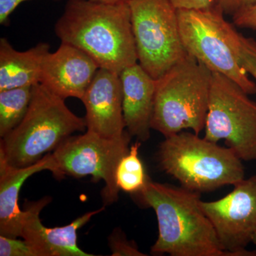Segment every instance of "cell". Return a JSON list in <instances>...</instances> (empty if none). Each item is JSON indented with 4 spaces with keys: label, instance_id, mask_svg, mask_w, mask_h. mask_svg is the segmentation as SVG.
Listing matches in <instances>:
<instances>
[{
    "label": "cell",
    "instance_id": "d6986e66",
    "mask_svg": "<svg viewBox=\"0 0 256 256\" xmlns=\"http://www.w3.org/2000/svg\"><path fill=\"white\" fill-rule=\"evenodd\" d=\"M237 56L242 68L256 80V40L240 34Z\"/></svg>",
    "mask_w": 256,
    "mask_h": 256
},
{
    "label": "cell",
    "instance_id": "52a82bcc",
    "mask_svg": "<svg viewBox=\"0 0 256 256\" xmlns=\"http://www.w3.org/2000/svg\"><path fill=\"white\" fill-rule=\"evenodd\" d=\"M138 62L153 78H160L186 58L178 10L170 0H130Z\"/></svg>",
    "mask_w": 256,
    "mask_h": 256
},
{
    "label": "cell",
    "instance_id": "7402d4cb",
    "mask_svg": "<svg viewBox=\"0 0 256 256\" xmlns=\"http://www.w3.org/2000/svg\"><path fill=\"white\" fill-rule=\"evenodd\" d=\"M232 18L236 26L256 30V4L240 10Z\"/></svg>",
    "mask_w": 256,
    "mask_h": 256
},
{
    "label": "cell",
    "instance_id": "603a6c76",
    "mask_svg": "<svg viewBox=\"0 0 256 256\" xmlns=\"http://www.w3.org/2000/svg\"><path fill=\"white\" fill-rule=\"evenodd\" d=\"M216 4L224 14L233 16L240 10L256 4V0H216Z\"/></svg>",
    "mask_w": 256,
    "mask_h": 256
},
{
    "label": "cell",
    "instance_id": "4316f807",
    "mask_svg": "<svg viewBox=\"0 0 256 256\" xmlns=\"http://www.w3.org/2000/svg\"><path fill=\"white\" fill-rule=\"evenodd\" d=\"M252 242L254 244V246H255L256 248V233L252 236Z\"/></svg>",
    "mask_w": 256,
    "mask_h": 256
},
{
    "label": "cell",
    "instance_id": "ac0fdd59",
    "mask_svg": "<svg viewBox=\"0 0 256 256\" xmlns=\"http://www.w3.org/2000/svg\"><path fill=\"white\" fill-rule=\"evenodd\" d=\"M140 146V142L132 144L127 154L120 161L116 170L117 186L120 190L128 193H140L149 180L139 156Z\"/></svg>",
    "mask_w": 256,
    "mask_h": 256
},
{
    "label": "cell",
    "instance_id": "7c38bea8",
    "mask_svg": "<svg viewBox=\"0 0 256 256\" xmlns=\"http://www.w3.org/2000/svg\"><path fill=\"white\" fill-rule=\"evenodd\" d=\"M98 68L82 50L60 43L58 50L45 57L40 84L64 100L68 98L82 100Z\"/></svg>",
    "mask_w": 256,
    "mask_h": 256
},
{
    "label": "cell",
    "instance_id": "8fae6325",
    "mask_svg": "<svg viewBox=\"0 0 256 256\" xmlns=\"http://www.w3.org/2000/svg\"><path fill=\"white\" fill-rule=\"evenodd\" d=\"M80 100L86 112L87 131L114 140L121 139L128 134L119 74L99 68Z\"/></svg>",
    "mask_w": 256,
    "mask_h": 256
},
{
    "label": "cell",
    "instance_id": "5bb4252c",
    "mask_svg": "<svg viewBox=\"0 0 256 256\" xmlns=\"http://www.w3.org/2000/svg\"><path fill=\"white\" fill-rule=\"evenodd\" d=\"M126 130L140 142L150 137L156 80L137 63L120 74Z\"/></svg>",
    "mask_w": 256,
    "mask_h": 256
},
{
    "label": "cell",
    "instance_id": "ba28073f",
    "mask_svg": "<svg viewBox=\"0 0 256 256\" xmlns=\"http://www.w3.org/2000/svg\"><path fill=\"white\" fill-rule=\"evenodd\" d=\"M233 80L212 73L205 139L223 140L242 161L256 160V102Z\"/></svg>",
    "mask_w": 256,
    "mask_h": 256
},
{
    "label": "cell",
    "instance_id": "9c48e42d",
    "mask_svg": "<svg viewBox=\"0 0 256 256\" xmlns=\"http://www.w3.org/2000/svg\"><path fill=\"white\" fill-rule=\"evenodd\" d=\"M130 137L128 133L121 139H108L89 131L70 136L52 152L57 168L56 178L92 176L95 181L102 180L106 184L102 192L104 202H116L120 191L116 170L129 151Z\"/></svg>",
    "mask_w": 256,
    "mask_h": 256
},
{
    "label": "cell",
    "instance_id": "3957f363",
    "mask_svg": "<svg viewBox=\"0 0 256 256\" xmlns=\"http://www.w3.org/2000/svg\"><path fill=\"white\" fill-rule=\"evenodd\" d=\"M86 129L85 118L74 114L64 99L41 84H35L26 116L2 138L0 156L12 166L26 168L54 151L74 133Z\"/></svg>",
    "mask_w": 256,
    "mask_h": 256
},
{
    "label": "cell",
    "instance_id": "ffe728a7",
    "mask_svg": "<svg viewBox=\"0 0 256 256\" xmlns=\"http://www.w3.org/2000/svg\"><path fill=\"white\" fill-rule=\"evenodd\" d=\"M0 256H40L26 240L0 235Z\"/></svg>",
    "mask_w": 256,
    "mask_h": 256
},
{
    "label": "cell",
    "instance_id": "2e32d148",
    "mask_svg": "<svg viewBox=\"0 0 256 256\" xmlns=\"http://www.w3.org/2000/svg\"><path fill=\"white\" fill-rule=\"evenodd\" d=\"M50 45L40 42L24 52H18L6 38L0 40V92L33 86L40 84L42 64Z\"/></svg>",
    "mask_w": 256,
    "mask_h": 256
},
{
    "label": "cell",
    "instance_id": "7a4b0ae2",
    "mask_svg": "<svg viewBox=\"0 0 256 256\" xmlns=\"http://www.w3.org/2000/svg\"><path fill=\"white\" fill-rule=\"evenodd\" d=\"M138 194L153 208L158 220L159 233L152 254L228 256L202 208L200 193L149 178Z\"/></svg>",
    "mask_w": 256,
    "mask_h": 256
},
{
    "label": "cell",
    "instance_id": "5b68a950",
    "mask_svg": "<svg viewBox=\"0 0 256 256\" xmlns=\"http://www.w3.org/2000/svg\"><path fill=\"white\" fill-rule=\"evenodd\" d=\"M213 72L192 56L156 80L151 128L164 138L204 130Z\"/></svg>",
    "mask_w": 256,
    "mask_h": 256
},
{
    "label": "cell",
    "instance_id": "4fadbf2b",
    "mask_svg": "<svg viewBox=\"0 0 256 256\" xmlns=\"http://www.w3.org/2000/svg\"><path fill=\"white\" fill-rule=\"evenodd\" d=\"M50 201V197H44L28 204L24 210L22 238L33 247L40 256H94L78 246L77 232L88 223L92 216L102 212L104 207L87 212L68 225L47 228L42 224L40 216Z\"/></svg>",
    "mask_w": 256,
    "mask_h": 256
},
{
    "label": "cell",
    "instance_id": "484cf974",
    "mask_svg": "<svg viewBox=\"0 0 256 256\" xmlns=\"http://www.w3.org/2000/svg\"><path fill=\"white\" fill-rule=\"evenodd\" d=\"M92 2L100 3H106V4H114V3L128 2L130 0H92Z\"/></svg>",
    "mask_w": 256,
    "mask_h": 256
},
{
    "label": "cell",
    "instance_id": "44dd1931",
    "mask_svg": "<svg viewBox=\"0 0 256 256\" xmlns=\"http://www.w3.org/2000/svg\"><path fill=\"white\" fill-rule=\"evenodd\" d=\"M109 244L112 256H146L136 246L134 242H129L121 232H116L110 236Z\"/></svg>",
    "mask_w": 256,
    "mask_h": 256
},
{
    "label": "cell",
    "instance_id": "6da1fadb",
    "mask_svg": "<svg viewBox=\"0 0 256 256\" xmlns=\"http://www.w3.org/2000/svg\"><path fill=\"white\" fill-rule=\"evenodd\" d=\"M54 32L62 43L82 50L99 68L120 75L138 63L128 2L68 0Z\"/></svg>",
    "mask_w": 256,
    "mask_h": 256
},
{
    "label": "cell",
    "instance_id": "277c9868",
    "mask_svg": "<svg viewBox=\"0 0 256 256\" xmlns=\"http://www.w3.org/2000/svg\"><path fill=\"white\" fill-rule=\"evenodd\" d=\"M160 166L191 191H214L245 178L242 160L230 148L194 132L182 131L165 138L158 150Z\"/></svg>",
    "mask_w": 256,
    "mask_h": 256
},
{
    "label": "cell",
    "instance_id": "9a60e30c",
    "mask_svg": "<svg viewBox=\"0 0 256 256\" xmlns=\"http://www.w3.org/2000/svg\"><path fill=\"white\" fill-rule=\"evenodd\" d=\"M48 170L56 176L57 168L52 153L26 168H16L0 156V235L21 237L24 210L18 206V195L30 176Z\"/></svg>",
    "mask_w": 256,
    "mask_h": 256
},
{
    "label": "cell",
    "instance_id": "e0dca14e",
    "mask_svg": "<svg viewBox=\"0 0 256 256\" xmlns=\"http://www.w3.org/2000/svg\"><path fill=\"white\" fill-rule=\"evenodd\" d=\"M32 87L0 92V136L4 138L22 121L32 100Z\"/></svg>",
    "mask_w": 256,
    "mask_h": 256
},
{
    "label": "cell",
    "instance_id": "8992f818",
    "mask_svg": "<svg viewBox=\"0 0 256 256\" xmlns=\"http://www.w3.org/2000/svg\"><path fill=\"white\" fill-rule=\"evenodd\" d=\"M180 36L188 55L212 72L233 80L248 95L256 84L239 63L237 46L240 34L224 18L217 6L203 10H178Z\"/></svg>",
    "mask_w": 256,
    "mask_h": 256
},
{
    "label": "cell",
    "instance_id": "d4e9b609",
    "mask_svg": "<svg viewBox=\"0 0 256 256\" xmlns=\"http://www.w3.org/2000/svg\"><path fill=\"white\" fill-rule=\"evenodd\" d=\"M30 0H0V24L2 25H6L9 24L10 15L12 14L18 6L22 3ZM60 2L62 0H53Z\"/></svg>",
    "mask_w": 256,
    "mask_h": 256
},
{
    "label": "cell",
    "instance_id": "30bf717a",
    "mask_svg": "<svg viewBox=\"0 0 256 256\" xmlns=\"http://www.w3.org/2000/svg\"><path fill=\"white\" fill-rule=\"evenodd\" d=\"M234 186L220 200L202 201V207L228 256H256L246 250L256 233V174Z\"/></svg>",
    "mask_w": 256,
    "mask_h": 256
},
{
    "label": "cell",
    "instance_id": "cb8c5ba5",
    "mask_svg": "<svg viewBox=\"0 0 256 256\" xmlns=\"http://www.w3.org/2000/svg\"><path fill=\"white\" fill-rule=\"evenodd\" d=\"M176 10L208 9L215 6L216 0H170Z\"/></svg>",
    "mask_w": 256,
    "mask_h": 256
}]
</instances>
